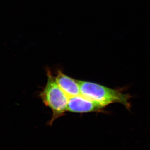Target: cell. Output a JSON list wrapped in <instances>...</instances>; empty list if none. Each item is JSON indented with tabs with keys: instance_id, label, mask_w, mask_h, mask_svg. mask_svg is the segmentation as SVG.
I'll return each instance as SVG.
<instances>
[{
	"instance_id": "1",
	"label": "cell",
	"mask_w": 150,
	"mask_h": 150,
	"mask_svg": "<svg viewBox=\"0 0 150 150\" xmlns=\"http://www.w3.org/2000/svg\"><path fill=\"white\" fill-rule=\"evenodd\" d=\"M81 94L99 103L105 107L110 104L119 103L130 110L131 105L129 100L132 96L124 93L121 89H112L92 82L79 80Z\"/></svg>"
},
{
	"instance_id": "2",
	"label": "cell",
	"mask_w": 150,
	"mask_h": 150,
	"mask_svg": "<svg viewBox=\"0 0 150 150\" xmlns=\"http://www.w3.org/2000/svg\"><path fill=\"white\" fill-rule=\"evenodd\" d=\"M47 76V83L39 96L44 105L52 111V117L48 123L49 126H51L55 120L67 112L69 98L60 88L55 77L48 69Z\"/></svg>"
},
{
	"instance_id": "4",
	"label": "cell",
	"mask_w": 150,
	"mask_h": 150,
	"mask_svg": "<svg viewBox=\"0 0 150 150\" xmlns=\"http://www.w3.org/2000/svg\"><path fill=\"white\" fill-rule=\"evenodd\" d=\"M55 79L60 88L69 98L81 95L79 80L70 77L61 70L57 72Z\"/></svg>"
},
{
	"instance_id": "3",
	"label": "cell",
	"mask_w": 150,
	"mask_h": 150,
	"mask_svg": "<svg viewBox=\"0 0 150 150\" xmlns=\"http://www.w3.org/2000/svg\"><path fill=\"white\" fill-rule=\"evenodd\" d=\"M104 106L80 95L69 98L67 111L77 113L103 112Z\"/></svg>"
}]
</instances>
